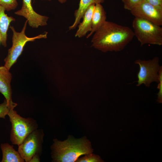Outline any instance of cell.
I'll return each mask as SVG.
<instances>
[{"mask_svg": "<svg viewBox=\"0 0 162 162\" xmlns=\"http://www.w3.org/2000/svg\"><path fill=\"white\" fill-rule=\"evenodd\" d=\"M27 23L28 21L26 20L21 31L20 32H16L13 26H10L13 32L12 45L11 47L8 50V55L4 59V66L9 70L21 54L27 43L34 41L37 39L47 38L48 32H46L34 37H27L25 34Z\"/></svg>", "mask_w": 162, "mask_h": 162, "instance_id": "cell-5", "label": "cell"}, {"mask_svg": "<svg viewBox=\"0 0 162 162\" xmlns=\"http://www.w3.org/2000/svg\"><path fill=\"white\" fill-rule=\"evenodd\" d=\"M8 115L11 124L10 140L13 144L19 145L30 133L38 128L35 120L21 117L14 109H10Z\"/></svg>", "mask_w": 162, "mask_h": 162, "instance_id": "cell-4", "label": "cell"}, {"mask_svg": "<svg viewBox=\"0 0 162 162\" xmlns=\"http://www.w3.org/2000/svg\"><path fill=\"white\" fill-rule=\"evenodd\" d=\"M12 74L9 70L4 66H0V92L4 96L8 106L14 109L17 104L12 100Z\"/></svg>", "mask_w": 162, "mask_h": 162, "instance_id": "cell-10", "label": "cell"}, {"mask_svg": "<svg viewBox=\"0 0 162 162\" xmlns=\"http://www.w3.org/2000/svg\"><path fill=\"white\" fill-rule=\"evenodd\" d=\"M95 4L90 6L86 11L82 17V21L78 25L75 36L78 38L85 36L92 29V18Z\"/></svg>", "mask_w": 162, "mask_h": 162, "instance_id": "cell-11", "label": "cell"}, {"mask_svg": "<svg viewBox=\"0 0 162 162\" xmlns=\"http://www.w3.org/2000/svg\"><path fill=\"white\" fill-rule=\"evenodd\" d=\"M130 11L135 17L149 21L159 26L162 25V10L151 5L144 0Z\"/></svg>", "mask_w": 162, "mask_h": 162, "instance_id": "cell-8", "label": "cell"}, {"mask_svg": "<svg viewBox=\"0 0 162 162\" xmlns=\"http://www.w3.org/2000/svg\"><path fill=\"white\" fill-rule=\"evenodd\" d=\"M44 134L42 130H35L30 133L18 146V152L26 162H29L35 155L41 154Z\"/></svg>", "mask_w": 162, "mask_h": 162, "instance_id": "cell-7", "label": "cell"}, {"mask_svg": "<svg viewBox=\"0 0 162 162\" xmlns=\"http://www.w3.org/2000/svg\"><path fill=\"white\" fill-rule=\"evenodd\" d=\"M159 62V58L157 57L148 60L140 59L135 60V63L140 67L137 75V86L144 84L149 87L152 82H158V73L160 67Z\"/></svg>", "mask_w": 162, "mask_h": 162, "instance_id": "cell-6", "label": "cell"}, {"mask_svg": "<svg viewBox=\"0 0 162 162\" xmlns=\"http://www.w3.org/2000/svg\"><path fill=\"white\" fill-rule=\"evenodd\" d=\"M151 5L162 10V0H144Z\"/></svg>", "mask_w": 162, "mask_h": 162, "instance_id": "cell-21", "label": "cell"}, {"mask_svg": "<svg viewBox=\"0 0 162 162\" xmlns=\"http://www.w3.org/2000/svg\"><path fill=\"white\" fill-rule=\"evenodd\" d=\"M0 147L2 153V162H24L18 151H16L13 145L8 143H2Z\"/></svg>", "mask_w": 162, "mask_h": 162, "instance_id": "cell-15", "label": "cell"}, {"mask_svg": "<svg viewBox=\"0 0 162 162\" xmlns=\"http://www.w3.org/2000/svg\"><path fill=\"white\" fill-rule=\"evenodd\" d=\"M54 142L51 149L54 162H75L80 156L93 152L90 142L84 138L75 139L70 137L63 141L55 139Z\"/></svg>", "mask_w": 162, "mask_h": 162, "instance_id": "cell-2", "label": "cell"}, {"mask_svg": "<svg viewBox=\"0 0 162 162\" xmlns=\"http://www.w3.org/2000/svg\"><path fill=\"white\" fill-rule=\"evenodd\" d=\"M0 43H1V37L0 34Z\"/></svg>", "mask_w": 162, "mask_h": 162, "instance_id": "cell-24", "label": "cell"}, {"mask_svg": "<svg viewBox=\"0 0 162 162\" xmlns=\"http://www.w3.org/2000/svg\"><path fill=\"white\" fill-rule=\"evenodd\" d=\"M47 0L48 1H50L51 0ZM58 2L61 4H63L65 3L67 0H57Z\"/></svg>", "mask_w": 162, "mask_h": 162, "instance_id": "cell-23", "label": "cell"}, {"mask_svg": "<svg viewBox=\"0 0 162 162\" xmlns=\"http://www.w3.org/2000/svg\"><path fill=\"white\" fill-rule=\"evenodd\" d=\"M76 162H101L104 161L98 155L92 153L86 154L81 158H78Z\"/></svg>", "mask_w": 162, "mask_h": 162, "instance_id": "cell-16", "label": "cell"}, {"mask_svg": "<svg viewBox=\"0 0 162 162\" xmlns=\"http://www.w3.org/2000/svg\"><path fill=\"white\" fill-rule=\"evenodd\" d=\"M133 32L141 45H162V28L149 21L135 17L132 24Z\"/></svg>", "mask_w": 162, "mask_h": 162, "instance_id": "cell-3", "label": "cell"}, {"mask_svg": "<svg viewBox=\"0 0 162 162\" xmlns=\"http://www.w3.org/2000/svg\"><path fill=\"white\" fill-rule=\"evenodd\" d=\"M93 34V46L104 52L122 50L134 36L128 27L107 21Z\"/></svg>", "mask_w": 162, "mask_h": 162, "instance_id": "cell-1", "label": "cell"}, {"mask_svg": "<svg viewBox=\"0 0 162 162\" xmlns=\"http://www.w3.org/2000/svg\"><path fill=\"white\" fill-rule=\"evenodd\" d=\"M10 109L5 99L2 103L0 104V118H5V116L8 115Z\"/></svg>", "mask_w": 162, "mask_h": 162, "instance_id": "cell-20", "label": "cell"}, {"mask_svg": "<svg viewBox=\"0 0 162 162\" xmlns=\"http://www.w3.org/2000/svg\"><path fill=\"white\" fill-rule=\"evenodd\" d=\"M158 82L157 88L158 92L157 94V101L159 103H162V67L160 66L159 73Z\"/></svg>", "mask_w": 162, "mask_h": 162, "instance_id": "cell-18", "label": "cell"}, {"mask_svg": "<svg viewBox=\"0 0 162 162\" xmlns=\"http://www.w3.org/2000/svg\"><path fill=\"white\" fill-rule=\"evenodd\" d=\"M106 13L101 4L95 5L92 18V29L87 35L88 38L100 28L106 21Z\"/></svg>", "mask_w": 162, "mask_h": 162, "instance_id": "cell-12", "label": "cell"}, {"mask_svg": "<svg viewBox=\"0 0 162 162\" xmlns=\"http://www.w3.org/2000/svg\"><path fill=\"white\" fill-rule=\"evenodd\" d=\"M5 10L0 5V34L1 43L4 47L7 45V32L10 23L15 20L12 16H8L5 14Z\"/></svg>", "mask_w": 162, "mask_h": 162, "instance_id": "cell-14", "label": "cell"}, {"mask_svg": "<svg viewBox=\"0 0 162 162\" xmlns=\"http://www.w3.org/2000/svg\"><path fill=\"white\" fill-rule=\"evenodd\" d=\"M143 0H122L125 9L130 11Z\"/></svg>", "mask_w": 162, "mask_h": 162, "instance_id": "cell-19", "label": "cell"}, {"mask_svg": "<svg viewBox=\"0 0 162 162\" xmlns=\"http://www.w3.org/2000/svg\"><path fill=\"white\" fill-rule=\"evenodd\" d=\"M14 13L25 18L29 25L32 28H37L40 26H44L47 25L49 17L36 12L32 7V0H22L21 9Z\"/></svg>", "mask_w": 162, "mask_h": 162, "instance_id": "cell-9", "label": "cell"}, {"mask_svg": "<svg viewBox=\"0 0 162 162\" xmlns=\"http://www.w3.org/2000/svg\"><path fill=\"white\" fill-rule=\"evenodd\" d=\"M40 161V155H35L30 160L29 162H39Z\"/></svg>", "mask_w": 162, "mask_h": 162, "instance_id": "cell-22", "label": "cell"}, {"mask_svg": "<svg viewBox=\"0 0 162 162\" xmlns=\"http://www.w3.org/2000/svg\"><path fill=\"white\" fill-rule=\"evenodd\" d=\"M0 5L4 7L5 10L9 11L15 9L18 3L16 0H0Z\"/></svg>", "mask_w": 162, "mask_h": 162, "instance_id": "cell-17", "label": "cell"}, {"mask_svg": "<svg viewBox=\"0 0 162 162\" xmlns=\"http://www.w3.org/2000/svg\"><path fill=\"white\" fill-rule=\"evenodd\" d=\"M104 2V0H80L78 8L74 12V21L69 27V30L76 28L80 22L86 11L90 6L92 4H101Z\"/></svg>", "mask_w": 162, "mask_h": 162, "instance_id": "cell-13", "label": "cell"}]
</instances>
